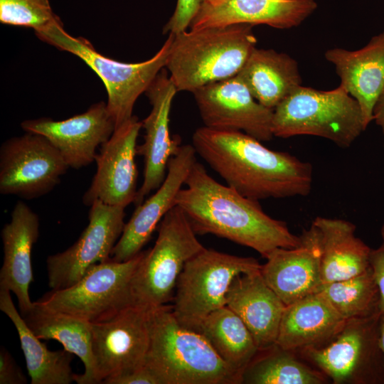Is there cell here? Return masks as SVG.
<instances>
[{"label":"cell","mask_w":384,"mask_h":384,"mask_svg":"<svg viewBox=\"0 0 384 384\" xmlns=\"http://www.w3.org/2000/svg\"><path fill=\"white\" fill-rule=\"evenodd\" d=\"M261 142L240 131L205 126L192 137L196 154L242 196L258 201L307 196L313 183L311 164Z\"/></svg>","instance_id":"1"},{"label":"cell","mask_w":384,"mask_h":384,"mask_svg":"<svg viewBox=\"0 0 384 384\" xmlns=\"http://www.w3.org/2000/svg\"><path fill=\"white\" fill-rule=\"evenodd\" d=\"M176 198L197 235L213 234L250 247L264 258L301 241L285 222L264 212L258 201L213 178L197 161Z\"/></svg>","instance_id":"2"},{"label":"cell","mask_w":384,"mask_h":384,"mask_svg":"<svg viewBox=\"0 0 384 384\" xmlns=\"http://www.w3.org/2000/svg\"><path fill=\"white\" fill-rule=\"evenodd\" d=\"M144 366L159 384H239L240 380L201 333L187 329L167 304L151 309Z\"/></svg>","instance_id":"3"},{"label":"cell","mask_w":384,"mask_h":384,"mask_svg":"<svg viewBox=\"0 0 384 384\" xmlns=\"http://www.w3.org/2000/svg\"><path fill=\"white\" fill-rule=\"evenodd\" d=\"M252 27L235 24L173 34L165 68L178 92L193 93L237 75L256 48Z\"/></svg>","instance_id":"4"},{"label":"cell","mask_w":384,"mask_h":384,"mask_svg":"<svg viewBox=\"0 0 384 384\" xmlns=\"http://www.w3.org/2000/svg\"><path fill=\"white\" fill-rule=\"evenodd\" d=\"M366 130L358 102L341 85L319 90L299 85L273 110L274 137L311 135L348 148Z\"/></svg>","instance_id":"5"},{"label":"cell","mask_w":384,"mask_h":384,"mask_svg":"<svg viewBox=\"0 0 384 384\" xmlns=\"http://www.w3.org/2000/svg\"><path fill=\"white\" fill-rule=\"evenodd\" d=\"M36 34L41 41L78 56L100 77L107 92V107L115 128L133 116L137 100L165 68L174 38L170 33L150 59L127 63L104 56L84 38L70 36L65 31L60 19Z\"/></svg>","instance_id":"6"},{"label":"cell","mask_w":384,"mask_h":384,"mask_svg":"<svg viewBox=\"0 0 384 384\" xmlns=\"http://www.w3.org/2000/svg\"><path fill=\"white\" fill-rule=\"evenodd\" d=\"M196 235L179 206L164 215L153 247L145 251L133 275L134 305L153 309L173 300L185 264L205 248Z\"/></svg>","instance_id":"7"},{"label":"cell","mask_w":384,"mask_h":384,"mask_svg":"<svg viewBox=\"0 0 384 384\" xmlns=\"http://www.w3.org/2000/svg\"><path fill=\"white\" fill-rule=\"evenodd\" d=\"M261 267L253 257L205 247L185 264L178 277L171 306L174 316L183 326L198 331L210 313L225 305L233 279Z\"/></svg>","instance_id":"8"},{"label":"cell","mask_w":384,"mask_h":384,"mask_svg":"<svg viewBox=\"0 0 384 384\" xmlns=\"http://www.w3.org/2000/svg\"><path fill=\"white\" fill-rule=\"evenodd\" d=\"M380 314L346 319L328 343L299 352L334 384H384Z\"/></svg>","instance_id":"9"},{"label":"cell","mask_w":384,"mask_h":384,"mask_svg":"<svg viewBox=\"0 0 384 384\" xmlns=\"http://www.w3.org/2000/svg\"><path fill=\"white\" fill-rule=\"evenodd\" d=\"M144 253L124 262L109 260L95 264L75 284L51 290L38 302L52 311L90 323L108 320L134 305L131 283Z\"/></svg>","instance_id":"10"},{"label":"cell","mask_w":384,"mask_h":384,"mask_svg":"<svg viewBox=\"0 0 384 384\" xmlns=\"http://www.w3.org/2000/svg\"><path fill=\"white\" fill-rule=\"evenodd\" d=\"M150 310L132 305L108 320L92 323L95 384L144 366L150 342Z\"/></svg>","instance_id":"11"},{"label":"cell","mask_w":384,"mask_h":384,"mask_svg":"<svg viewBox=\"0 0 384 384\" xmlns=\"http://www.w3.org/2000/svg\"><path fill=\"white\" fill-rule=\"evenodd\" d=\"M68 168L48 139L26 132L0 148V193L24 199L41 197L59 183Z\"/></svg>","instance_id":"12"},{"label":"cell","mask_w":384,"mask_h":384,"mask_svg":"<svg viewBox=\"0 0 384 384\" xmlns=\"http://www.w3.org/2000/svg\"><path fill=\"white\" fill-rule=\"evenodd\" d=\"M124 209L99 201L93 202L89 223L78 240L46 260L48 284L52 290L75 284L92 265L110 260L126 223Z\"/></svg>","instance_id":"13"},{"label":"cell","mask_w":384,"mask_h":384,"mask_svg":"<svg viewBox=\"0 0 384 384\" xmlns=\"http://www.w3.org/2000/svg\"><path fill=\"white\" fill-rule=\"evenodd\" d=\"M193 94L205 127L240 131L260 142L273 138V110L258 102L238 75Z\"/></svg>","instance_id":"14"},{"label":"cell","mask_w":384,"mask_h":384,"mask_svg":"<svg viewBox=\"0 0 384 384\" xmlns=\"http://www.w3.org/2000/svg\"><path fill=\"white\" fill-rule=\"evenodd\" d=\"M142 122L133 115L114 129L100 146L95 161L97 171L82 197L85 206L99 201L110 206L126 208L137 194V140Z\"/></svg>","instance_id":"15"},{"label":"cell","mask_w":384,"mask_h":384,"mask_svg":"<svg viewBox=\"0 0 384 384\" xmlns=\"http://www.w3.org/2000/svg\"><path fill=\"white\" fill-rule=\"evenodd\" d=\"M178 92L168 72L163 68L152 81L145 93L151 110L142 122L144 129V143L137 147V154L144 156L142 184L137 191L135 206L157 189L164 181L170 159L181 147V138L171 137L169 129L170 112L173 100Z\"/></svg>","instance_id":"16"},{"label":"cell","mask_w":384,"mask_h":384,"mask_svg":"<svg viewBox=\"0 0 384 384\" xmlns=\"http://www.w3.org/2000/svg\"><path fill=\"white\" fill-rule=\"evenodd\" d=\"M21 126L26 132L44 136L69 168L75 169L94 161L97 147L110 139L115 129L104 102L95 103L86 112L64 120L43 117L26 120Z\"/></svg>","instance_id":"17"},{"label":"cell","mask_w":384,"mask_h":384,"mask_svg":"<svg viewBox=\"0 0 384 384\" xmlns=\"http://www.w3.org/2000/svg\"><path fill=\"white\" fill-rule=\"evenodd\" d=\"M196 155L193 146L186 144L181 145L178 152L170 159L164 181L152 196L136 206L112 251L110 260L124 262L142 252L157 225L176 206V196L197 161Z\"/></svg>","instance_id":"18"},{"label":"cell","mask_w":384,"mask_h":384,"mask_svg":"<svg viewBox=\"0 0 384 384\" xmlns=\"http://www.w3.org/2000/svg\"><path fill=\"white\" fill-rule=\"evenodd\" d=\"M299 236L297 247L275 249L260 268L267 285L285 305L319 292L323 286L319 232L311 223Z\"/></svg>","instance_id":"19"},{"label":"cell","mask_w":384,"mask_h":384,"mask_svg":"<svg viewBox=\"0 0 384 384\" xmlns=\"http://www.w3.org/2000/svg\"><path fill=\"white\" fill-rule=\"evenodd\" d=\"M317 8L315 0H206L192 21V30L235 24L298 26Z\"/></svg>","instance_id":"20"},{"label":"cell","mask_w":384,"mask_h":384,"mask_svg":"<svg viewBox=\"0 0 384 384\" xmlns=\"http://www.w3.org/2000/svg\"><path fill=\"white\" fill-rule=\"evenodd\" d=\"M39 218L21 201H17L11 220L3 227L1 236L4 259L0 270V289L13 292L18 300L20 314H26L33 302L29 286L33 282L31 254L39 235Z\"/></svg>","instance_id":"21"},{"label":"cell","mask_w":384,"mask_h":384,"mask_svg":"<svg viewBox=\"0 0 384 384\" xmlns=\"http://www.w3.org/2000/svg\"><path fill=\"white\" fill-rule=\"evenodd\" d=\"M334 65L340 85L359 104L366 128L373 120L375 105L384 90V31L356 50L341 48L324 53Z\"/></svg>","instance_id":"22"},{"label":"cell","mask_w":384,"mask_h":384,"mask_svg":"<svg viewBox=\"0 0 384 384\" xmlns=\"http://www.w3.org/2000/svg\"><path fill=\"white\" fill-rule=\"evenodd\" d=\"M225 305L242 319L260 350L276 343L286 305L267 285L260 270L233 279Z\"/></svg>","instance_id":"23"},{"label":"cell","mask_w":384,"mask_h":384,"mask_svg":"<svg viewBox=\"0 0 384 384\" xmlns=\"http://www.w3.org/2000/svg\"><path fill=\"white\" fill-rule=\"evenodd\" d=\"M345 321L318 292L285 306L276 344L294 351L324 346L337 335Z\"/></svg>","instance_id":"24"},{"label":"cell","mask_w":384,"mask_h":384,"mask_svg":"<svg viewBox=\"0 0 384 384\" xmlns=\"http://www.w3.org/2000/svg\"><path fill=\"white\" fill-rule=\"evenodd\" d=\"M320 235L323 285L357 275L370 267L371 248L346 220L317 216L312 222Z\"/></svg>","instance_id":"25"},{"label":"cell","mask_w":384,"mask_h":384,"mask_svg":"<svg viewBox=\"0 0 384 384\" xmlns=\"http://www.w3.org/2000/svg\"><path fill=\"white\" fill-rule=\"evenodd\" d=\"M238 75L258 102L273 110L302 85L297 60L273 49L255 48Z\"/></svg>","instance_id":"26"},{"label":"cell","mask_w":384,"mask_h":384,"mask_svg":"<svg viewBox=\"0 0 384 384\" xmlns=\"http://www.w3.org/2000/svg\"><path fill=\"white\" fill-rule=\"evenodd\" d=\"M31 331L41 340L53 339L63 349L77 356L85 366L84 373L76 375L78 384H95L92 353V323L72 315L52 311L38 301L21 315Z\"/></svg>","instance_id":"27"},{"label":"cell","mask_w":384,"mask_h":384,"mask_svg":"<svg viewBox=\"0 0 384 384\" xmlns=\"http://www.w3.org/2000/svg\"><path fill=\"white\" fill-rule=\"evenodd\" d=\"M11 292L0 289V309L17 331L31 384H69L75 381L73 353L63 349L50 351L28 328L12 301Z\"/></svg>","instance_id":"28"},{"label":"cell","mask_w":384,"mask_h":384,"mask_svg":"<svg viewBox=\"0 0 384 384\" xmlns=\"http://www.w3.org/2000/svg\"><path fill=\"white\" fill-rule=\"evenodd\" d=\"M198 332L240 378L259 348L242 319L226 305L210 313Z\"/></svg>","instance_id":"29"},{"label":"cell","mask_w":384,"mask_h":384,"mask_svg":"<svg viewBox=\"0 0 384 384\" xmlns=\"http://www.w3.org/2000/svg\"><path fill=\"white\" fill-rule=\"evenodd\" d=\"M295 351L276 343L259 350L242 373L241 383L323 384L328 378L319 369L302 361Z\"/></svg>","instance_id":"30"},{"label":"cell","mask_w":384,"mask_h":384,"mask_svg":"<svg viewBox=\"0 0 384 384\" xmlns=\"http://www.w3.org/2000/svg\"><path fill=\"white\" fill-rule=\"evenodd\" d=\"M319 292L344 319L364 318L380 312V294L372 270L324 284Z\"/></svg>","instance_id":"31"},{"label":"cell","mask_w":384,"mask_h":384,"mask_svg":"<svg viewBox=\"0 0 384 384\" xmlns=\"http://www.w3.org/2000/svg\"><path fill=\"white\" fill-rule=\"evenodd\" d=\"M60 19L48 0H0V22L40 31Z\"/></svg>","instance_id":"32"},{"label":"cell","mask_w":384,"mask_h":384,"mask_svg":"<svg viewBox=\"0 0 384 384\" xmlns=\"http://www.w3.org/2000/svg\"><path fill=\"white\" fill-rule=\"evenodd\" d=\"M203 0H177L175 11L164 26V33L174 35L185 31L197 14Z\"/></svg>","instance_id":"33"},{"label":"cell","mask_w":384,"mask_h":384,"mask_svg":"<svg viewBox=\"0 0 384 384\" xmlns=\"http://www.w3.org/2000/svg\"><path fill=\"white\" fill-rule=\"evenodd\" d=\"M27 383L20 367L9 352L1 347L0 350V384H24Z\"/></svg>","instance_id":"34"},{"label":"cell","mask_w":384,"mask_h":384,"mask_svg":"<svg viewBox=\"0 0 384 384\" xmlns=\"http://www.w3.org/2000/svg\"><path fill=\"white\" fill-rule=\"evenodd\" d=\"M370 267L379 290L380 312L384 314V240L377 248L371 249Z\"/></svg>","instance_id":"35"},{"label":"cell","mask_w":384,"mask_h":384,"mask_svg":"<svg viewBox=\"0 0 384 384\" xmlns=\"http://www.w3.org/2000/svg\"><path fill=\"white\" fill-rule=\"evenodd\" d=\"M105 384H159V383L144 366L129 374L111 379Z\"/></svg>","instance_id":"36"},{"label":"cell","mask_w":384,"mask_h":384,"mask_svg":"<svg viewBox=\"0 0 384 384\" xmlns=\"http://www.w3.org/2000/svg\"><path fill=\"white\" fill-rule=\"evenodd\" d=\"M373 116V120L380 127L384 138V90L375 105Z\"/></svg>","instance_id":"37"},{"label":"cell","mask_w":384,"mask_h":384,"mask_svg":"<svg viewBox=\"0 0 384 384\" xmlns=\"http://www.w3.org/2000/svg\"><path fill=\"white\" fill-rule=\"evenodd\" d=\"M380 342L384 355V314H380Z\"/></svg>","instance_id":"38"},{"label":"cell","mask_w":384,"mask_h":384,"mask_svg":"<svg viewBox=\"0 0 384 384\" xmlns=\"http://www.w3.org/2000/svg\"><path fill=\"white\" fill-rule=\"evenodd\" d=\"M380 234L383 240H384V223L383 224L380 230Z\"/></svg>","instance_id":"39"},{"label":"cell","mask_w":384,"mask_h":384,"mask_svg":"<svg viewBox=\"0 0 384 384\" xmlns=\"http://www.w3.org/2000/svg\"><path fill=\"white\" fill-rule=\"evenodd\" d=\"M203 1H206V0H203Z\"/></svg>","instance_id":"40"}]
</instances>
